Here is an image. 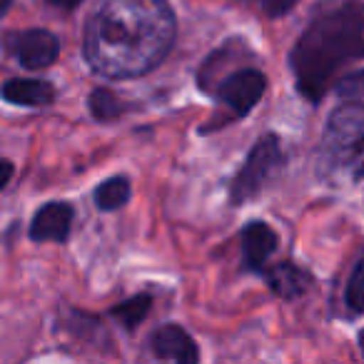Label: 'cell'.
Here are the masks:
<instances>
[{
    "label": "cell",
    "instance_id": "7",
    "mask_svg": "<svg viewBox=\"0 0 364 364\" xmlns=\"http://www.w3.org/2000/svg\"><path fill=\"white\" fill-rule=\"evenodd\" d=\"M75 210L68 203H48L36 213L31 223L33 242H68Z\"/></svg>",
    "mask_w": 364,
    "mask_h": 364
},
{
    "label": "cell",
    "instance_id": "18",
    "mask_svg": "<svg viewBox=\"0 0 364 364\" xmlns=\"http://www.w3.org/2000/svg\"><path fill=\"white\" fill-rule=\"evenodd\" d=\"M11 177H13V162L6 160V157H0V190L11 182Z\"/></svg>",
    "mask_w": 364,
    "mask_h": 364
},
{
    "label": "cell",
    "instance_id": "20",
    "mask_svg": "<svg viewBox=\"0 0 364 364\" xmlns=\"http://www.w3.org/2000/svg\"><path fill=\"white\" fill-rule=\"evenodd\" d=\"M13 0H0V16H6L8 11H11Z\"/></svg>",
    "mask_w": 364,
    "mask_h": 364
},
{
    "label": "cell",
    "instance_id": "14",
    "mask_svg": "<svg viewBox=\"0 0 364 364\" xmlns=\"http://www.w3.org/2000/svg\"><path fill=\"white\" fill-rule=\"evenodd\" d=\"M87 105H90L92 117L100 120V122H110V120H115V117L122 115V102L117 100L107 87H97V90H92Z\"/></svg>",
    "mask_w": 364,
    "mask_h": 364
},
{
    "label": "cell",
    "instance_id": "12",
    "mask_svg": "<svg viewBox=\"0 0 364 364\" xmlns=\"http://www.w3.org/2000/svg\"><path fill=\"white\" fill-rule=\"evenodd\" d=\"M150 307H152L150 294H135V297L115 304V307L110 309V317L117 319L127 332H135L137 324H142V319L150 314Z\"/></svg>",
    "mask_w": 364,
    "mask_h": 364
},
{
    "label": "cell",
    "instance_id": "10",
    "mask_svg": "<svg viewBox=\"0 0 364 364\" xmlns=\"http://www.w3.org/2000/svg\"><path fill=\"white\" fill-rule=\"evenodd\" d=\"M262 274L267 277L269 289L282 299H297L312 287V274L294 262H277L272 267H264Z\"/></svg>",
    "mask_w": 364,
    "mask_h": 364
},
{
    "label": "cell",
    "instance_id": "9",
    "mask_svg": "<svg viewBox=\"0 0 364 364\" xmlns=\"http://www.w3.org/2000/svg\"><path fill=\"white\" fill-rule=\"evenodd\" d=\"M274 250H277V232L267 223L255 220L242 230V257L247 269L262 272L267 267V259L274 255Z\"/></svg>",
    "mask_w": 364,
    "mask_h": 364
},
{
    "label": "cell",
    "instance_id": "1",
    "mask_svg": "<svg viewBox=\"0 0 364 364\" xmlns=\"http://www.w3.org/2000/svg\"><path fill=\"white\" fill-rule=\"evenodd\" d=\"M177 21L167 0H100L82 36V55L102 77L127 80L155 70L170 53Z\"/></svg>",
    "mask_w": 364,
    "mask_h": 364
},
{
    "label": "cell",
    "instance_id": "17",
    "mask_svg": "<svg viewBox=\"0 0 364 364\" xmlns=\"http://www.w3.org/2000/svg\"><path fill=\"white\" fill-rule=\"evenodd\" d=\"M242 3H247L250 8H255L267 18H279L292 11L299 0H242Z\"/></svg>",
    "mask_w": 364,
    "mask_h": 364
},
{
    "label": "cell",
    "instance_id": "13",
    "mask_svg": "<svg viewBox=\"0 0 364 364\" xmlns=\"http://www.w3.org/2000/svg\"><path fill=\"white\" fill-rule=\"evenodd\" d=\"M127 200H130V180L122 175L110 177V180H105L102 185H97V190H95V205L102 213L120 210Z\"/></svg>",
    "mask_w": 364,
    "mask_h": 364
},
{
    "label": "cell",
    "instance_id": "3",
    "mask_svg": "<svg viewBox=\"0 0 364 364\" xmlns=\"http://www.w3.org/2000/svg\"><path fill=\"white\" fill-rule=\"evenodd\" d=\"M319 175L329 182L364 180V105L357 100L339 105L329 115L319 147Z\"/></svg>",
    "mask_w": 364,
    "mask_h": 364
},
{
    "label": "cell",
    "instance_id": "8",
    "mask_svg": "<svg viewBox=\"0 0 364 364\" xmlns=\"http://www.w3.org/2000/svg\"><path fill=\"white\" fill-rule=\"evenodd\" d=\"M150 349L157 359H167V362H180V364H193L200 359L198 344L188 332L177 324H162L152 332Z\"/></svg>",
    "mask_w": 364,
    "mask_h": 364
},
{
    "label": "cell",
    "instance_id": "6",
    "mask_svg": "<svg viewBox=\"0 0 364 364\" xmlns=\"http://www.w3.org/2000/svg\"><path fill=\"white\" fill-rule=\"evenodd\" d=\"M6 46L18 58V63L23 68H28V70L50 68L58 60V55H60V41L50 31H41V28L11 33L6 38Z\"/></svg>",
    "mask_w": 364,
    "mask_h": 364
},
{
    "label": "cell",
    "instance_id": "4",
    "mask_svg": "<svg viewBox=\"0 0 364 364\" xmlns=\"http://www.w3.org/2000/svg\"><path fill=\"white\" fill-rule=\"evenodd\" d=\"M282 165H284V152L279 137L274 132L262 135L255 142L245 165L240 167L232 185H230V203L242 205L247 200H252L259 190L267 188V182L282 170Z\"/></svg>",
    "mask_w": 364,
    "mask_h": 364
},
{
    "label": "cell",
    "instance_id": "21",
    "mask_svg": "<svg viewBox=\"0 0 364 364\" xmlns=\"http://www.w3.org/2000/svg\"><path fill=\"white\" fill-rule=\"evenodd\" d=\"M359 347H362V354H364V329L359 332Z\"/></svg>",
    "mask_w": 364,
    "mask_h": 364
},
{
    "label": "cell",
    "instance_id": "16",
    "mask_svg": "<svg viewBox=\"0 0 364 364\" xmlns=\"http://www.w3.org/2000/svg\"><path fill=\"white\" fill-rule=\"evenodd\" d=\"M337 95L347 100H362L364 97V70H354L337 82Z\"/></svg>",
    "mask_w": 364,
    "mask_h": 364
},
{
    "label": "cell",
    "instance_id": "5",
    "mask_svg": "<svg viewBox=\"0 0 364 364\" xmlns=\"http://www.w3.org/2000/svg\"><path fill=\"white\" fill-rule=\"evenodd\" d=\"M264 90H267V77L255 68H242V70L230 73L228 77H220L213 87L215 97L225 102L237 117L247 115L259 102V97L264 95Z\"/></svg>",
    "mask_w": 364,
    "mask_h": 364
},
{
    "label": "cell",
    "instance_id": "19",
    "mask_svg": "<svg viewBox=\"0 0 364 364\" xmlns=\"http://www.w3.org/2000/svg\"><path fill=\"white\" fill-rule=\"evenodd\" d=\"M48 3H50V6H55V8H60V11H75L82 0H48Z\"/></svg>",
    "mask_w": 364,
    "mask_h": 364
},
{
    "label": "cell",
    "instance_id": "15",
    "mask_svg": "<svg viewBox=\"0 0 364 364\" xmlns=\"http://www.w3.org/2000/svg\"><path fill=\"white\" fill-rule=\"evenodd\" d=\"M344 304L352 314H364V257L354 264V272L344 289Z\"/></svg>",
    "mask_w": 364,
    "mask_h": 364
},
{
    "label": "cell",
    "instance_id": "2",
    "mask_svg": "<svg viewBox=\"0 0 364 364\" xmlns=\"http://www.w3.org/2000/svg\"><path fill=\"white\" fill-rule=\"evenodd\" d=\"M354 60H364V0H339L314 16L289 50L297 90L309 102L322 100L334 75Z\"/></svg>",
    "mask_w": 364,
    "mask_h": 364
},
{
    "label": "cell",
    "instance_id": "11",
    "mask_svg": "<svg viewBox=\"0 0 364 364\" xmlns=\"http://www.w3.org/2000/svg\"><path fill=\"white\" fill-rule=\"evenodd\" d=\"M3 100L13 102V105H26V107H46L55 100V87L48 80H23V77H13L3 85L0 90Z\"/></svg>",
    "mask_w": 364,
    "mask_h": 364
}]
</instances>
